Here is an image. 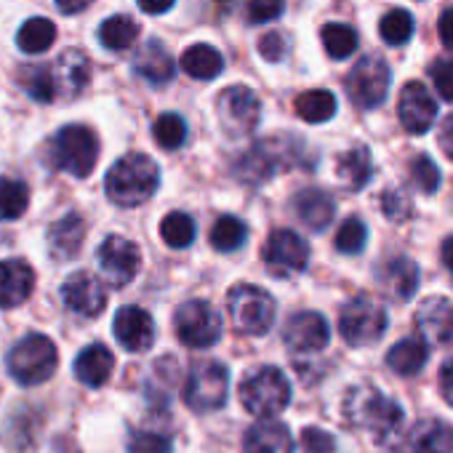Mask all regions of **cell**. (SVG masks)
I'll list each match as a JSON object with an SVG mask.
<instances>
[{"label":"cell","instance_id":"1","mask_svg":"<svg viewBox=\"0 0 453 453\" xmlns=\"http://www.w3.org/2000/svg\"><path fill=\"white\" fill-rule=\"evenodd\" d=\"M304 163V142L296 136H270L251 144L235 160V179L249 187H259L286 168Z\"/></svg>","mask_w":453,"mask_h":453},{"label":"cell","instance_id":"2","mask_svg":"<svg viewBox=\"0 0 453 453\" xmlns=\"http://www.w3.org/2000/svg\"><path fill=\"white\" fill-rule=\"evenodd\" d=\"M157 187L160 168L144 152H128L118 157L104 176V192L120 208H136L147 203L157 192Z\"/></svg>","mask_w":453,"mask_h":453},{"label":"cell","instance_id":"3","mask_svg":"<svg viewBox=\"0 0 453 453\" xmlns=\"http://www.w3.org/2000/svg\"><path fill=\"white\" fill-rule=\"evenodd\" d=\"M99 136L83 123L62 126L46 144V163L54 171H65L75 179H86L99 160Z\"/></svg>","mask_w":453,"mask_h":453},{"label":"cell","instance_id":"4","mask_svg":"<svg viewBox=\"0 0 453 453\" xmlns=\"http://www.w3.org/2000/svg\"><path fill=\"white\" fill-rule=\"evenodd\" d=\"M344 416L349 424L371 432L379 442L392 440L403 426V408L373 387H355L344 400Z\"/></svg>","mask_w":453,"mask_h":453},{"label":"cell","instance_id":"5","mask_svg":"<svg viewBox=\"0 0 453 453\" xmlns=\"http://www.w3.org/2000/svg\"><path fill=\"white\" fill-rule=\"evenodd\" d=\"M59 368V349L43 334H27L6 355L9 376L22 387H38L49 381Z\"/></svg>","mask_w":453,"mask_h":453},{"label":"cell","instance_id":"6","mask_svg":"<svg viewBox=\"0 0 453 453\" xmlns=\"http://www.w3.org/2000/svg\"><path fill=\"white\" fill-rule=\"evenodd\" d=\"M241 403L251 416L259 418H273L280 411L288 408L291 403V381L288 376L275 368V365H262L257 371H251L241 387H238Z\"/></svg>","mask_w":453,"mask_h":453},{"label":"cell","instance_id":"7","mask_svg":"<svg viewBox=\"0 0 453 453\" xmlns=\"http://www.w3.org/2000/svg\"><path fill=\"white\" fill-rule=\"evenodd\" d=\"M226 312L235 328L246 336H262L275 326L278 304L270 291L254 283H238L226 294Z\"/></svg>","mask_w":453,"mask_h":453},{"label":"cell","instance_id":"8","mask_svg":"<svg viewBox=\"0 0 453 453\" xmlns=\"http://www.w3.org/2000/svg\"><path fill=\"white\" fill-rule=\"evenodd\" d=\"M181 397L195 413H213L230 400V368L219 360L197 363L181 389Z\"/></svg>","mask_w":453,"mask_h":453},{"label":"cell","instance_id":"9","mask_svg":"<svg viewBox=\"0 0 453 453\" xmlns=\"http://www.w3.org/2000/svg\"><path fill=\"white\" fill-rule=\"evenodd\" d=\"M216 118L230 139L251 136L262 120V102L249 86H226L216 96Z\"/></svg>","mask_w":453,"mask_h":453},{"label":"cell","instance_id":"10","mask_svg":"<svg viewBox=\"0 0 453 453\" xmlns=\"http://www.w3.org/2000/svg\"><path fill=\"white\" fill-rule=\"evenodd\" d=\"M389 86H392V70L379 57L357 59L344 81L347 96L357 110H376L387 99Z\"/></svg>","mask_w":453,"mask_h":453},{"label":"cell","instance_id":"11","mask_svg":"<svg viewBox=\"0 0 453 453\" xmlns=\"http://www.w3.org/2000/svg\"><path fill=\"white\" fill-rule=\"evenodd\" d=\"M387 323H389L387 310L379 302L368 296H357L342 310L339 334L352 347H368V344H376L387 334Z\"/></svg>","mask_w":453,"mask_h":453},{"label":"cell","instance_id":"12","mask_svg":"<svg viewBox=\"0 0 453 453\" xmlns=\"http://www.w3.org/2000/svg\"><path fill=\"white\" fill-rule=\"evenodd\" d=\"M173 328L179 342L189 349H208L221 339V318L203 299H189L179 304V310L173 312Z\"/></svg>","mask_w":453,"mask_h":453},{"label":"cell","instance_id":"13","mask_svg":"<svg viewBox=\"0 0 453 453\" xmlns=\"http://www.w3.org/2000/svg\"><path fill=\"white\" fill-rule=\"evenodd\" d=\"M96 262L112 288H126L136 280L142 270V251L123 235H107L96 249Z\"/></svg>","mask_w":453,"mask_h":453},{"label":"cell","instance_id":"14","mask_svg":"<svg viewBox=\"0 0 453 453\" xmlns=\"http://www.w3.org/2000/svg\"><path fill=\"white\" fill-rule=\"evenodd\" d=\"M265 265L280 280L294 278L310 265V243L294 230H275L265 243Z\"/></svg>","mask_w":453,"mask_h":453},{"label":"cell","instance_id":"15","mask_svg":"<svg viewBox=\"0 0 453 453\" xmlns=\"http://www.w3.org/2000/svg\"><path fill=\"white\" fill-rule=\"evenodd\" d=\"M49 70H51V81H54V94H57V99H65V102L81 99L91 83V59L81 49L62 51L49 65Z\"/></svg>","mask_w":453,"mask_h":453},{"label":"cell","instance_id":"16","mask_svg":"<svg viewBox=\"0 0 453 453\" xmlns=\"http://www.w3.org/2000/svg\"><path fill=\"white\" fill-rule=\"evenodd\" d=\"M62 302L78 318H99L107 310V288L91 273H73L62 283Z\"/></svg>","mask_w":453,"mask_h":453},{"label":"cell","instance_id":"17","mask_svg":"<svg viewBox=\"0 0 453 453\" xmlns=\"http://www.w3.org/2000/svg\"><path fill=\"white\" fill-rule=\"evenodd\" d=\"M397 118L408 134H426L437 120V102L429 94V88L418 81H411L403 86L397 99Z\"/></svg>","mask_w":453,"mask_h":453},{"label":"cell","instance_id":"18","mask_svg":"<svg viewBox=\"0 0 453 453\" xmlns=\"http://www.w3.org/2000/svg\"><path fill=\"white\" fill-rule=\"evenodd\" d=\"M131 70H134V75L139 81H144L152 88H163V86H168L176 78L173 54L157 38H150V41H144L136 49V54L131 59Z\"/></svg>","mask_w":453,"mask_h":453},{"label":"cell","instance_id":"19","mask_svg":"<svg viewBox=\"0 0 453 453\" xmlns=\"http://www.w3.org/2000/svg\"><path fill=\"white\" fill-rule=\"evenodd\" d=\"M283 342L294 352H320L331 342V326L320 312H296L283 326Z\"/></svg>","mask_w":453,"mask_h":453},{"label":"cell","instance_id":"20","mask_svg":"<svg viewBox=\"0 0 453 453\" xmlns=\"http://www.w3.org/2000/svg\"><path fill=\"white\" fill-rule=\"evenodd\" d=\"M112 334L118 344L128 352H147L155 344V320L144 307L128 304L115 312Z\"/></svg>","mask_w":453,"mask_h":453},{"label":"cell","instance_id":"21","mask_svg":"<svg viewBox=\"0 0 453 453\" xmlns=\"http://www.w3.org/2000/svg\"><path fill=\"white\" fill-rule=\"evenodd\" d=\"M35 291V270L25 259L0 262V307L17 310Z\"/></svg>","mask_w":453,"mask_h":453},{"label":"cell","instance_id":"22","mask_svg":"<svg viewBox=\"0 0 453 453\" xmlns=\"http://www.w3.org/2000/svg\"><path fill=\"white\" fill-rule=\"evenodd\" d=\"M83 241H86V219L81 213H67L57 219L46 233L49 254L57 262L75 259L83 249Z\"/></svg>","mask_w":453,"mask_h":453},{"label":"cell","instance_id":"23","mask_svg":"<svg viewBox=\"0 0 453 453\" xmlns=\"http://www.w3.org/2000/svg\"><path fill=\"white\" fill-rule=\"evenodd\" d=\"M376 280L387 296L397 302H411L418 288V267L408 257H392L376 270Z\"/></svg>","mask_w":453,"mask_h":453},{"label":"cell","instance_id":"24","mask_svg":"<svg viewBox=\"0 0 453 453\" xmlns=\"http://www.w3.org/2000/svg\"><path fill=\"white\" fill-rule=\"evenodd\" d=\"M291 208H294L296 219L312 233H323L326 226L334 221V213H336L334 197L328 192H323V189H315V187H307V189L296 192L294 200H291Z\"/></svg>","mask_w":453,"mask_h":453},{"label":"cell","instance_id":"25","mask_svg":"<svg viewBox=\"0 0 453 453\" xmlns=\"http://www.w3.org/2000/svg\"><path fill=\"white\" fill-rule=\"evenodd\" d=\"M416 323L424 339L434 344H450L453 342V302L442 296H432L421 302L416 312Z\"/></svg>","mask_w":453,"mask_h":453},{"label":"cell","instance_id":"26","mask_svg":"<svg viewBox=\"0 0 453 453\" xmlns=\"http://www.w3.org/2000/svg\"><path fill=\"white\" fill-rule=\"evenodd\" d=\"M112 368H115V357H112L110 347L102 344V342L88 344V347L75 357V365H73L75 379H78L81 384L91 387V389L104 387V384L110 381V376H112Z\"/></svg>","mask_w":453,"mask_h":453},{"label":"cell","instance_id":"27","mask_svg":"<svg viewBox=\"0 0 453 453\" xmlns=\"http://www.w3.org/2000/svg\"><path fill=\"white\" fill-rule=\"evenodd\" d=\"M243 450L246 453H294V437L291 429L283 421H257L249 426L243 437Z\"/></svg>","mask_w":453,"mask_h":453},{"label":"cell","instance_id":"28","mask_svg":"<svg viewBox=\"0 0 453 453\" xmlns=\"http://www.w3.org/2000/svg\"><path fill=\"white\" fill-rule=\"evenodd\" d=\"M411 453H453V426L440 418H424L411 429Z\"/></svg>","mask_w":453,"mask_h":453},{"label":"cell","instance_id":"29","mask_svg":"<svg viewBox=\"0 0 453 453\" xmlns=\"http://www.w3.org/2000/svg\"><path fill=\"white\" fill-rule=\"evenodd\" d=\"M181 70L195 81H213L224 73V57L211 43H195L181 54Z\"/></svg>","mask_w":453,"mask_h":453},{"label":"cell","instance_id":"30","mask_svg":"<svg viewBox=\"0 0 453 453\" xmlns=\"http://www.w3.org/2000/svg\"><path fill=\"white\" fill-rule=\"evenodd\" d=\"M139 33H142V27H139V22H136L134 17H128V14H115V17H110V19H104V22L99 25L96 38H99V46H102V49L120 54V51H128V49L136 43Z\"/></svg>","mask_w":453,"mask_h":453},{"label":"cell","instance_id":"31","mask_svg":"<svg viewBox=\"0 0 453 453\" xmlns=\"http://www.w3.org/2000/svg\"><path fill=\"white\" fill-rule=\"evenodd\" d=\"M336 173H339V181L347 189H352V192L363 189L373 176V160H371L368 147L357 144V147L347 150L336 163Z\"/></svg>","mask_w":453,"mask_h":453},{"label":"cell","instance_id":"32","mask_svg":"<svg viewBox=\"0 0 453 453\" xmlns=\"http://www.w3.org/2000/svg\"><path fill=\"white\" fill-rule=\"evenodd\" d=\"M57 25L46 17H33L17 30V49L27 57L46 54L57 43Z\"/></svg>","mask_w":453,"mask_h":453},{"label":"cell","instance_id":"33","mask_svg":"<svg viewBox=\"0 0 453 453\" xmlns=\"http://www.w3.org/2000/svg\"><path fill=\"white\" fill-rule=\"evenodd\" d=\"M426 357H429L426 342L421 336H408L387 352V365L400 376H413L424 368Z\"/></svg>","mask_w":453,"mask_h":453},{"label":"cell","instance_id":"34","mask_svg":"<svg viewBox=\"0 0 453 453\" xmlns=\"http://www.w3.org/2000/svg\"><path fill=\"white\" fill-rule=\"evenodd\" d=\"M246 238H249V224L241 216H233V213L219 216L216 224L211 226V246L219 254H233V251L243 249Z\"/></svg>","mask_w":453,"mask_h":453},{"label":"cell","instance_id":"35","mask_svg":"<svg viewBox=\"0 0 453 453\" xmlns=\"http://www.w3.org/2000/svg\"><path fill=\"white\" fill-rule=\"evenodd\" d=\"M17 83L19 88L38 104H51L57 102L54 94V81H51V70L49 65H25L17 70Z\"/></svg>","mask_w":453,"mask_h":453},{"label":"cell","instance_id":"36","mask_svg":"<svg viewBox=\"0 0 453 453\" xmlns=\"http://www.w3.org/2000/svg\"><path fill=\"white\" fill-rule=\"evenodd\" d=\"M336 110H339V102L326 88H312V91H304L296 96V115L312 126L328 123L336 115Z\"/></svg>","mask_w":453,"mask_h":453},{"label":"cell","instance_id":"37","mask_svg":"<svg viewBox=\"0 0 453 453\" xmlns=\"http://www.w3.org/2000/svg\"><path fill=\"white\" fill-rule=\"evenodd\" d=\"M160 238L168 249H176V251H184L195 243L197 238V224L189 213L184 211H171L163 216L160 221Z\"/></svg>","mask_w":453,"mask_h":453},{"label":"cell","instance_id":"38","mask_svg":"<svg viewBox=\"0 0 453 453\" xmlns=\"http://www.w3.org/2000/svg\"><path fill=\"white\" fill-rule=\"evenodd\" d=\"M320 41H323V49L331 59L342 62V59H349L360 41H357V33L355 27L344 25V22H328L323 30H320Z\"/></svg>","mask_w":453,"mask_h":453},{"label":"cell","instance_id":"39","mask_svg":"<svg viewBox=\"0 0 453 453\" xmlns=\"http://www.w3.org/2000/svg\"><path fill=\"white\" fill-rule=\"evenodd\" d=\"M30 205V187L22 179H0V221H17Z\"/></svg>","mask_w":453,"mask_h":453},{"label":"cell","instance_id":"40","mask_svg":"<svg viewBox=\"0 0 453 453\" xmlns=\"http://www.w3.org/2000/svg\"><path fill=\"white\" fill-rule=\"evenodd\" d=\"M152 136L157 142V147L173 152V150H181L187 144V136H189V128H187V120L176 112H163L157 115V120L152 123Z\"/></svg>","mask_w":453,"mask_h":453},{"label":"cell","instance_id":"41","mask_svg":"<svg viewBox=\"0 0 453 453\" xmlns=\"http://www.w3.org/2000/svg\"><path fill=\"white\" fill-rule=\"evenodd\" d=\"M416 22L405 9H392L379 22V35L387 46H405L413 38Z\"/></svg>","mask_w":453,"mask_h":453},{"label":"cell","instance_id":"42","mask_svg":"<svg viewBox=\"0 0 453 453\" xmlns=\"http://www.w3.org/2000/svg\"><path fill=\"white\" fill-rule=\"evenodd\" d=\"M368 243V226L363 219L357 216H349L336 233V251L339 254H347V257H355L365 249Z\"/></svg>","mask_w":453,"mask_h":453},{"label":"cell","instance_id":"43","mask_svg":"<svg viewBox=\"0 0 453 453\" xmlns=\"http://www.w3.org/2000/svg\"><path fill=\"white\" fill-rule=\"evenodd\" d=\"M128 453H173L171 437L152 429H134L126 442Z\"/></svg>","mask_w":453,"mask_h":453},{"label":"cell","instance_id":"44","mask_svg":"<svg viewBox=\"0 0 453 453\" xmlns=\"http://www.w3.org/2000/svg\"><path fill=\"white\" fill-rule=\"evenodd\" d=\"M286 12V0H243V17L249 25H270Z\"/></svg>","mask_w":453,"mask_h":453},{"label":"cell","instance_id":"45","mask_svg":"<svg viewBox=\"0 0 453 453\" xmlns=\"http://www.w3.org/2000/svg\"><path fill=\"white\" fill-rule=\"evenodd\" d=\"M411 179H413V184L418 187V192L432 195V192H437V187H440V168L434 165V160H432L429 155H418V157H413V163H411Z\"/></svg>","mask_w":453,"mask_h":453},{"label":"cell","instance_id":"46","mask_svg":"<svg viewBox=\"0 0 453 453\" xmlns=\"http://www.w3.org/2000/svg\"><path fill=\"white\" fill-rule=\"evenodd\" d=\"M429 78L442 102L453 104V59H437L429 65Z\"/></svg>","mask_w":453,"mask_h":453},{"label":"cell","instance_id":"47","mask_svg":"<svg viewBox=\"0 0 453 453\" xmlns=\"http://www.w3.org/2000/svg\"><path fill=\"white\" fill-rule=\"evenodd\" d=\"M299 445L304 453H336V437L320 426H307L302 429Z\"/></svg>","mask_w":453,"mask_h":453},{"label":"cell","instance_id":"48","mask_svg":"<svg viewBox=\"0 0 453 453\" xmlns=\"http://www.w3.org/2000/svg\"><path fill=\"white\" fill-rule=\"evenodd\" d=\"M259 54L265 57V62L275 65V62H283L288 57V49H291V41L283 35V33H267L259 38Z\"/></svg>","mask_w":453,"mask_h":453},{"label":"cell","instance_id":"49","mask_svg":"<svg viewBox=\"0 0 453 453\" xmlns=\"http://www.w3.org/2000/svg\"><path fill=\"white\" fill-rule=\"evenodd\" d=\"M381 208H384V213H387L392 221H403V219L411 216V200H408V195L400 192V189H387L384 197H381Z\"/></svg>","mask_w":453,"mask_h":453},{"label":"cell","instance_id":"50","mask_svg":"<svg viewBox=\"0 0 453 453\" xmlns=\"http://www.w3.org/2000/svg\"><path fill=\"white\" fill-rule=\"evenodd\" d=\"M437 35H440V43H442L448 51H453V6H450V9H445V12L440 14Z\"/></svg>","mask_w":453,"mask_h":453},{"label":"cell","instance_id":"51","mask_svg":"<svg viewBox=\"0 0 453 453\" xmlns=\"http://www.w3.org/2000/svg\"><path fill=\"white\" fill-rule=\"evenodd\" d=\"M136 6L150 17H163L176 6V0H136Z\"/></svg>","mask_w":453,"mask_h":453},{"label":"cell","instance_id":"52","mask_svg":"<svg viewBox=\"0 0 453 453\" xmlns=\"http://www.w3.org/2000/svg\"><path fill=\"white\" fill-rule=\"evenodd\" d=\"M437 142H440V150L453 160V112L440 123V136H437Z\"/></svg>","mask_w":453,"mask_h":453},{"label":"cell","instance_id":"53","mask_svg":"<svg viewBox=\"0 0 453 453\" xmlns=\"http://www.w3.org/2000/svg\"><path fill=\"white\" fill-rule=\"evenodd\" d=\"M440 392H442L445 403L453 405V357L445 360V365L440 368Z\"/></svg>","mask_w":453,"mask_h":453},{"label":"cell","instance_id":"54","mask_svg":"<svg viewBox=\"0 0 453 453\" xmlns=\"http://www.w3.org/2000/svg\"><path fill=\"white\" fill-rule=\"evenodd\" d=\"M57 4V9L62 12V14H70V17H75V14H83L94 0H54Z\"/></svg>","mask_w":453,"mask_h":453},{"label":"cell","instance_id":"55","mask_svg":"<svg viewBox=\"0 0 453 453\" xmlns=\"http://www.w3.org/2000/svg\"><path fill=\"white\" fill-rule=\"evenodd\" d=\"M440 254H442V265L448 267V273H453V235L442 241V249H440Z\"/></svg>","mask_w":453,"mask_h":453},{"label":"cell","instance_id":"56","mask_svg":"<svg viewBox=\"0 0 453 453\" xmlns=\"http://www.w3.org/2000/svg\"><path fill=\"white\" fill-rule=\"evenodd\" d=\"M221 4H230V0H221Z\"/></svg>","mask_w":453,"mask_h":453}]
</instances>
